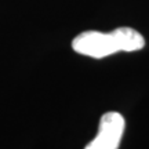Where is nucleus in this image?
<instances>
[{"instance_id": "f03ea898", "label": "nucleus", "mask_w": 149, "mask_h": 149, "mask_svg": "<svg viewBox=\"0 0 149 149\" xmlns=\"http://www.w3.org/2000/svg\"><path fill=\"white\" fill-rule=\"evenodd\" d=\"M126 127L124 117L117 112H108L101 116L95 138L84 149H119Z\"/></svg>"}, {"instance_id": "f257e3e1", "label": "nucleus", "mask_w": 149, "mask_h": 149, "mask_svg": "<svg viewBox=\"0 0 149 149\" xmlns=\"http://www.w3.org/2000/svg\"><path fill=\"white\" fill-rule=\"evenodd\" d=\"M72 48L77 54L101 59L120 51L115 33H102L98 31H87L77 35L72 42Z\"/></svg>"}, {"instance_id": "7ed1b4c3", "label": "nucleus", "mask_w": 149, "mask_h": 149, "mask_svg": "<svg viewBox=\"0 0 149 149\" xmlns=\"http://www.w3.org/2000/svg\"><path fill=\"white\" fill-rule=\"evenodd\" d=\"M115 36L117 39L120 51H126V53H131V51H138L145 46V39L139 32L135 29L128 26L117 28L113 31Z\"/></svg>"}]
</instances>
